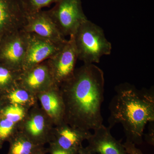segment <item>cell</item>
Listing matches in <instances>:
<instances>
[{
	"mask_svg": "<svg viewBox=\"0 0 154 154\" xmlns=\"http://www.w3.org/2000/svg\"><path fill=\"white\" fill-rule=\"evenodd\" d=\"M22 30L54 42L63 43L66 40L58 30L47 11L42 10L27 15Z\"/></svg>",
	"mask_w": 154,
	"mask_h": 154,
	"instance_id": "9c48e42d",
	"label": "cell"
},
{
	"mask_svg": "<svg viewBox=\"0 0 154 154\" xmlns=\"http://www.w3.org/2000/svg\"><path fill=\"white\" fill-rule=\"evenodd\" d=\"M1 145V141H0V146Z\"/></svg>",
	"mask_w": 154,
	"mask_h": 154,
	"instance_id": "484cf974",
	"label": "cell"
},
{
	"mask_svg": "<svg viewBox=\"0 0 154 154\" xmlns=\"http://www.w3.org/2000/svg\"><path fill=\"white\" fill-rule=\"evenodd\" d=\"M4 118L8 119L14 123L22 120L25 115V112L22 107L19 105L13 104L6 107L3 111Z\"/></svg>",
	"mask_w": 154,
	"mask_h": 154,
	"instance_id": "d6986e66",
	"label": "cell"
},
{
	"mask_svg": "<svg viewBox=\"0 0 154 154\" xmlns=\"http://www.w3.org/2000/svg\"><path fill=\"white\" fill-rule=\"evenodd\" d=\"M123 145L128 154H144L139 149L136 147V145L132 142L126 140Z\"/></svg>",
	"mask_w": 154,
	"mask_h": 154,
	"instance_id": "44dd1931",
	"label": "cell"
},
{
	"mask_svg": "<svg viewBox=\"0 0 154 154\" xmlns=\"http://www.w3.org/2000/svg\"><path fill=\"white\" fill-rule=\"evenodd\" d=\"M14 124L13 122L4 118L0 120V141L7 139L11 135Z\"/></svg>",
	"mask_w": 154,
	"mask_h": 154,
	"instance_id": "ffe728a7",
	"label": "cell"
},
{
	"mask_svg": "<svg viewBox=\"0 0 154 154\" xmlns=\"http://www.w3.org/2000/svg\"><path fill=\"white\" fill-rule=\"evenodd\" d=\"M111 128L102 125L87 140L88 148L96 154H128L121 141L113 137Z\"/></svg>",
	"mask_w": 154,
	"mask_h": 154,
	"instance_id": "30bf717a",
	"label": "cell"
},
{
	"mask_svg": "<svg viewBox=\"0 0 154 154\" xmlns=\"http://www.w3.org/2000/svg\"><path fill=\"white\" fill-rule=\"evenodd\" d=\"M66 41L63 43L54 42L29 33L28 47L22 70L47 60L61 49Z\"/></svg>",
	"mask_w": 154,
	"mask_h": 154,
	"instance_id": "ba28073f",
	"label": "cell"
},
{
	"mask_svg": "<svg viewBox=\"0 0 154 154\" xmlns=\"http://www.w3.org/2000/svg\"><path fill=\"white\" fill-rule=\"evenodd\" d=\"M39 145L29 138L19 137L11 142L8 154H35L41 151Z\"/></svg>",
	"mask_w": 154,
	"mask_h": 154,
	"instance_id": "5bb4252c",
	"label": "cell"
},
{
	"mask_svg": "<svg viewBox=\"0 0 154 154\" xmlns=\"http://www.w3.org/2000/svg\"><path fill=\"white\" fill-rule=\"evenodd\" d=\"M154 122H152L151 128L149 130L148 133L146 135V140L148 143L154 145Z\"/></svg>",
	"mask_w": 154,
	"mask_h": 154,
	"instance_id": "7402d4cb",
	"label": "cell"
},
{
	"mask_svg": "<svg viewBox=\"0 0 154 154\" xmlns=\"http://www.w3.org/2000/svg\"><path fill=\"white\" fill-rule=\"evenodd\" d=\"M57 130L52 145L73 154H76L82 146L83 142L87 140L92 134L89 131L69 127L66 125H61Z\"/></svg>",
	"mask_w": 154,
	"mask_h": 154,
	"instance_id": "7c38bea8",
	"label": "cell"
},
{
	"mask_svg": "<svg viewBox=\"0 0 154 154\" xmlns=\"http://www.w3.org/2000/svg\"><path fill=\"white\" fill-rule=\"evenodd\" d=\"M57 86L54 85L50 91L41 94L40 100L44 110L56 121H61L64 116V106L61 94L56 90Z\"/></svg>",
	"mask_w": 154,
	"mask_h": 154,
	"instance_id": "4fadbf2b",
	"label": "cell"
},
{
	"mask_svg": "<svg viewBox=\"0 0 154 154\" xmlns=\"http://www.w3.org/2000/svg\"><path fill=\"white\" fill-rule=\"evenodd\" d=\"M51 154H73L54 145L51 146Z\"/></svg>",
	"mask_w": 154,
	"mask_h": 154,
	"instance_id": "603a6c76",
	"label": "cell"
},
{
	"mask_svg": "<svg viewBox=\"0 0 154 154\" xmlns=\"http://www.w3.org/2000/svg\"><path fill=\"white\" fill-rule=\"evenodd\" d=\"M29 33L16 31L0 43V63L11 69L22 71L28 47Z\"/></svg>",
	"mask_w": 154,
	"mask_h": 154,
	"instance_id": "8992f818",
	"label": "cell"
},
{
	"mask_svg": "<svg viewBox=\"0 0 154 154\" xmlns=\"http://www.w3.org/2000/svg\"><path fill=\"white\" fill-rule=\"evenodd\" d=\"M61 87L67 123L89 131L103 125L105 78L101 69L94 64H84Z\"/></svg>",
	"mask_w": 154,
	"mask_h": 154,
	"instance_id": "6da1fadb",
	"label": "cell"
},
{
	"mask_svg": "<svg viewBox=\"0 0 154 154\" xmlns=\"http://www.w3.org/2000/svg\"><path fill=\"white\" fill-rule=\"evenodd\" d=\"M22 72L15 70L0 63V90L11 88L15 85Z\"/></svg>",
	"mask_w": 154,
	"mask_h": 154,
	"instance_id": "9a60e30c",
	"label": "cell"
},
{
	"mask_svg": "<svg viewBox=\"0 0 154 154\" xmlns=\"http://www.w3.org/2000/svg\"><path fill=\"white\" fill-rule=\"evenodd\" d=\"M45 127L44 119L42 116H34L28 122L27 128L33 138L38 139L42 135Z\"/></svg>",
	"mask_w": 154,
	"mask_h": 154,
	"instance_id": "ac0fdd59",
	"label": "cell"
},
{
	"mask_svg": "<svg viewBox=\"0 0 154 154\" xmlns=\"http://www.w3.org/2000/svg\"><path fill=\"white\" fill-rule=\"evenodd\" d=\"M9 94V99L13 104L22 105L29 101L30 95L28 90L20 84L16 83L12 87Z\"/></svg>",
	"mask_w": 154,
	"mask_h": 154,
	"instance_id": "e0dca14e",
	"label": "cell"
},
{
	"mask_svg": "<svg viewBox=\"0 0 154 154\" xmlns=\"http://www.w3.org/2000/svg\"><path fill=\"white\" fill-rule=\"evenodd\" d=\"M115 91L109 105L108 127L121 124L126 141L141 144L146 125L154 122L153 89L139 90L124 83L116 86Z\"/></svg>",
	"mask_w": 154,
	"mask_h": 154,
	"instance_id": "7a4b0ae2",
	"label": "cell"
},
{
	"mask_svg": "<svg viewBox=\"0 0 154 154\" xmlns=\"http://www.w3.org/2000/svg\"><path fill=\"white\" fill-rule=\"evenodd\" d=\"M26 17L20 0H0V43L7 36L23 29Z\"/></svg>",
	"mask_w": 154,
	"mask_h": 154,
	"instance_id": "52a82bcc",
	"label": "cell"
},
{
	"mask_svg": "<svg viewBox=\"0 0 154 154\" xmlns=\"http://www.w3.org/2000/svg\"><path fill=\"white\" fill-rule=\"evenodd\" d=\"M58 0H20L26 16L42 11V9L55 4Z\"/></svg>",
	"mask_w": 154,
	"mask_h": 154,
	"instance_id": "2e32d148",
	"label": "cell"
},
{
	"mask_svg": "<svg viewBox=\"0 0 154 154\" xmlns=\"http://www.w3.org/2000/svg\"><path fill=\"white\" fill-rule=\"evenodd\" d=\"M78 59L74 37L71 35L61 49L46 60L54 85L59 87L72 76Z\"/></svg>",
	"mask_w": 154,
	"mask_h": 154,
	"instance_id": "5b68a950",
	"label": "cell"
},
{
	"mask_svg": "<svg viewBox=\"0 0 154 154\" xmlns=\"http://www.w3.org/2000/svg\"><path fill=\"white\" fill-rule=\"evenodd\" d=\"M47 11L64 37L74 35L80 25L88 20L83 11L82 0H58Z\"/></svg>",
	"mask_w": 154,
	"mask_h": 154,
	"instance_id": "277c9868",
	"label": "cell"
},
{
	"mask_svg": "<svg viewBox=\"0 0 154 154\" xmlns=\"http://www.w3.org/2000/svg\"><path fill=\"white\" fill-rule=\"evenodd\" d=\"M73 35L78 59L84 64L99 63L102 57L111 53L112 45L104 30L88 19L80 25Z\"/></svg>",
	"mask_w": 154,
	"mask_h": 154,
	"instance_id": "3957f363",
	"label": "cell"
},
{
	"mask_svg": "<svg viewBox=\"0 0 154 154\" xmlns=\"http://www.w3.org/2000/svg\"><path fill=\"white\" fill-rule=\"evenodd\" d=\"M35 154H43L42 153V151H40L36 153Z\"/></svg>",
	"mask_w": 154,
	"mask_h": 154,
	"instance_id": "d4e9b609",
	"label": "cell"
},
{
	"mask_svg": "<svg viewBox=\"0 0 154 154\" xmlns=\"http://www.w3.org/2000/svg\"><path fill=\"white\" fill-rule=\"evenodd\" d=\"M18 81L28 91H41L54 85L46 61L22 70Z\"/></svg>",
	"mask_w": 154,
	"mask_h": 154,
	"instance_id": "8fae6325",
	"label": "cell"
},
{
	"mask_svg": "<svg viewBox=\"0 0 154 154\" xmlns=\"http://www.w3.org/2000/svg\"><path fill=\"white\" fill-rule=\"evenodd\" d=\"M76 154H96L91 151L88 147H84L82 146L80 147Z\"/></svg>",
	"mask_w": 154,
	"mask_h": 154,
	"instance_id": "cb8c5ba5",
	"label": "cell"
}]
</instances>
